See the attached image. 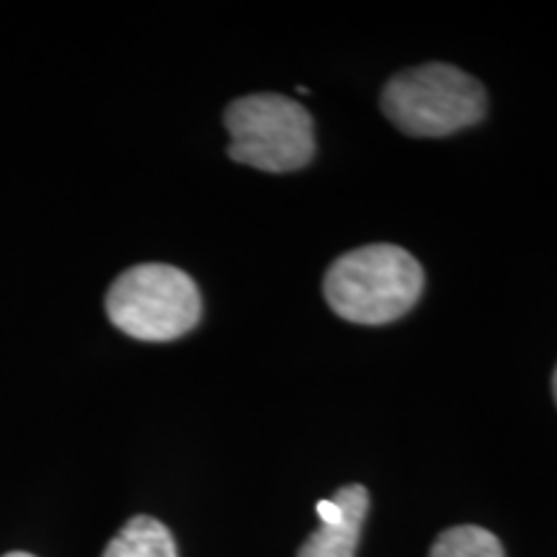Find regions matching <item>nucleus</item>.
<instances>
[{"label":"nucleus","mask_w":557,"mask_h":557,"mask_svg":"<svg viewBox=\"0 0 557 557\" xmlns=\"http://www.w3.org/2000/svg\"><path fill=\"white\" fill-rule=\"evenodd\" d=\"M230 158L267 173L299 171L315 156L312 116L282 94H253L225 111Z\"/></svg>","instance_id":"3"},{"label":"nucleus","mask_w":557,"mask_h":557,"mask_svg":"<svg viewBox=\"0 0 557 557\" xmlns=\"http://www.w3.org/2000/svg\"><path fill=\"white\" fill-rule=\"evenodd\" d=\"M109 320L137 341L186 336L201 318V295L189 274L169 263H139L107 295Z\"/></svg>","instance_id":"4"},{"label":"nucleus","mask_w":557,"mask_h":557,"mask_svg":"<svg viewBox=\"0 0 557 557\" xmlns=\"http://www.w3.org/2000/svg\"><path fill=\"white\" fill-rule=\"evenodd\" d=\"M331 310L348 323L385 325L406 315L423 292V269L406 248L377 243L348 250L323 282Z\"/></svg>","instance_id":"1"},{"label":"nucleus","mask_w":557,"mask_h":557,"mask_svg":"<svg viewBox=\"0 0 557 557\" xmlns=\"http://www.w3.org/2000/svg\"><path fill=\"white\" fill-rule=\"evenodd\" d=\"M103 557H178L171 532L152 517H135L103 549Z\"/></svg>","instance_id":"6"},{"label":"nucleus","mask_w":557,"mask_h":557,"mask_svg":"<svg viewBox=\"0 0 557 557\" xmlns=\"http://www.w3.org/2000/svg\"><path fill=\"white\" fill-rule=\"evenodd\" d=\"M431 557H506L504 545L483 527H451L431 547Z\"/></svg>","instance_id":"7"},{"label":"nucleus","mask_w":557,"mask_h":557,"mask_svg":"<svg viewBox=\"0 0 557 557\" xmlns=\"http://www.w3.org/2000/svg\"><path fill=\"white\" fill-rule=\"evenodd\" d=\"M553 395H555V403H557V369H555V374H553Z\"/></svg>","instance_id":"8"},{"label":"nucleus","mask_w":557,"mask_h":557,"mask_svg":"<svg viewBox=\"0 0 557 557\" xmlns=\"http://www.w3.org/2000/svg\"><path fill=\"white\" fill-rule=\"evenodd\" d=\"M320 527L302 542L297 557H354L369 511L364 485H344L315 506Z\"/></svg>","instance_id":"5"},{"label":"nucleus","mask_w":557,"mask_h":557,"mask_svg":"<svg viewBox=\"0 0 557 557\" xmlns=\"http://www.w3.org/2000/svg\"><path fill=\"white\" fill-rule=\"evenodd\" d=\"M5 557H34V555H29V553H9Z\"/></svg>","instance_id":"9"},{"label":"nucleus","mask_w":557,"mask_h":557,"mask_svg":"<svg viewBox=\"0 0 557 557\" xmlns=\"http://www.w3.org/2000/svg\"><path fill=\"white\" fill-rule=\"evenodd\" d=\"M485 109V88L444 62L403 70L382 90V111L410 137L455 135L483 120Z\"/></svg>","instance_id":"2"}]
</instances>
